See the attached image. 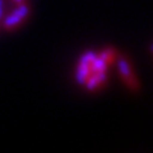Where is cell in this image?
Returning <instances> with one entry per match:
<instances>
[{
  "label": "cell",
  "mask_w": 153,
  "mask_h": 153,
  "mask_svg": "<svg viewBox=\"0 0 153 153\" xmlns=\"http://www.w3.org/2000/svg\"><path fill=\"white\" fill-rule=\"evenodd\" d=\"M117 68L119 71H120V75L125 79V82L130 85V87H135V83H134V79H133V74H131V69H130V65H129L128 60L125 57H120L117 60Z\"/></svg>",
  "instance_id": "cell-1"
},
{
  "label": "cell",
  "mask_w": 153,
  "mask_h": 153,
  "mask_svg": "<svg viewBox=\"0 0 153 153\" xmlns=\"http://www.w3.org/2000/svg\"><path fill=\"white\" fill-rule=\"evenodd\" d=\"M151 52L153 54V45H151Z\"/></svg>",
  "instance_id": "cell-9"
},
{
  "label": "cell",
  "mask_w": 153,
  "mask_h": 153,
  "mask_svg": "<svg viewBox=\"0 0 153 153\" xmlns=\"http://www.w3.org/2000/svg\"><path fill=\"white\" fill-rule=\"evenodd\" d=\"M14 1H16V3H18V4H21V3H23V1H25V0H14Z\"/></svg>",
  "instance_id": "cell-8"
},
{
  "label": "cell",
  "mask_w": 153,
  "mask_h": 153,
  "mask_svg": "<svg viewBox=\"0 0 153 153\" xmlns=\"http://www.w3.org/2000/svg\"><path fill=\"white\" fill-rule=\"evenodd\" d=\"M98 56H100V57H102V59L108 64L110 61L112 60V57H114V50H111V49L103 50V51H101V54H100Z\"/></svg>",
  "instance_id": "cell-6"
},
{
  "label": "cell",
  "mask_w": 153,
  "mask_h": 153,
  "mask_svg": "<svg viewBox=\"0 0 153 153\" xmlns=\"http://www.w3.org/2000/svg\"><path fill=\"white\" fill-rule=\"evenodd\" d=\"M106 70H107V63L102 57H100L97 55L92 60V63H91V71L96 73V71H106Z\"/></svg>",
  "instance_id": "cell-4"
},
{
  "label": "cell",
  "mask_w": 153,
  "mask_h": 153,
  "mask_svg": "<svg viewBox=\"0 0 153 153\" xmlns=\"http://www.w3.org/2000/svg\"><path fill=\"white\" fill-rule=\"evenodd\" d=\"M23 19L17 16L16 13H12V14H9V16L4 19V22H3V27L5 28V30H13V28H16L17 26H19L22 23Z\"/></svg>",
  "instance_id": "cell-3"
},
{
  "label": "cell",
  "mask_w": 153,
  "mask_h": 153,
  "mask_svg": "<svg viewBox=\"0 0 153 153\" xmlns=\"http://www.w3.org/2000/svg\"><path fill=\"white\" fill-rule=\"evenodd\" d=\"M91 65L87 64V63H80L79 61V65L78 68H76V71H75V80L76 83L83 85L85 83V80H87V78L91 75Z\"/></svg>",
  "instance_id": "cell-2"
},
{
  "label": "cell",
  "mask_w": 153,
  "mask_h": 153,
  "mask_svg": "<svg viewBox=\"0 0 153 153\" xmlns=\"http://www.w3.org/2000/svg\"><path fill=\"white\" fill-rule=\"evenodd\" d=\"M3 18V1L0 0V21H1Z\"/></svg>",
  "instance_id": "cell-7"
},
{
  "label": "cell",
  "mask_w": 153,
  "mask_h": 153,
  "mask_svg": "<svg viewBox=\"0 0 153 153\" xmlns=\"http://www.w3.org/2000/svg\"><path fill=\"white\" fill-rule=\"evenodd\" d=\"M100 84H101V83L98 82L97 76H96L94 74H91L88 78H87V80H85V83H84V85L87 87L88 91H93V89H96Z\"/></svg>",
  "instance_id": "cell-5"
}]
</instances>
